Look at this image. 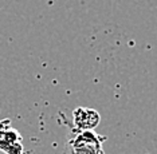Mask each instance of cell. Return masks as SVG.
Masks as SVG:
<instances>
[{
    "mask_svg": "<svg viewBox=\"0 0 157 154\" xmlns=\"http://www.w3.org/2000/svg\"><path fill=\"white\" fill-rule=\"evenodd\" d=\"M105 137H101L94 130H71L62 154H105Z\"/></svg>",
    "mask_w": 157,
    "mask_h": 154,
    "instance_id": "1",
    "label": "cell"
},
{
    "mask_svg": "<svg viewBox=\"0 0 157 154\" xmlns=\"http://www.w3.org/2000/svg\"><path fill=\"white\" fill-rule=\"evenodd\" d=\"M0 150L6 154H24L23 138L10 119L0 121Z\"/></svg>",
    "mask_w": 157,
    "mask_h": 154,
    "instance_id": "2",
    "label": "cell"
},
{
    "mask_svg": "<svg viewBox=\"0 0 157 154\" xmlns=\"http://www.w3.org/2000/svg\"><path fill=\"white\" fill-rule=\"evenodd\" d=\"M73 130L86 131L94 130L101 122V115L97 110L90 107H77L73 111Z\"/></svg>",
    "mask_w": 157,
    "mask_h": 154,
    "instance_id": "3",
    "label": "cell"
}]
</instances>
